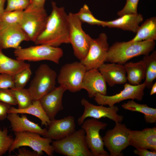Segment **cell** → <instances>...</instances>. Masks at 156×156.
<instances>
[{"instance_id":"cell-1","label":"cell","mask_w":156,"mask_h":156,"mask_svg":"<svg viewBox=\"0 0 156 156\" xmlns=\"http://www.w3.org/2000/svg\"><path fill=\"white\" fill-rule=\"evenodd\" d=\"M51 5L45 27L34 42L58 47L62 44L70 43L68 14L64 7H58L55 2L52 1Z\"/></svg>"},{"instance_id":"cell-2","label":"cell","mask_w":156,"mask_h":156,"mask_svg":"<svg viewBox=\"0 0 156 156\" xmlns=\"http://www.w3.org/2000/svg\"><path fill=\"white\" fill-rule=\"evenodd\" d=\"M155 44L154 41L116 42L109 47L105 62L124 64L135 57L149 55Z\"/></svg>"},{"instance_id":"cell-3","label":"cell","mask_w":156,"mask_h":156,"mask_svg":"<svg viewBox=\"0 0 156 156\" xmlns=\"http://www.w3.org/2000/svg\"><path fill=\"white\" fill-rule=\"evenodd\" d=\"M52 145L54 152L66 156H93L85 139L84 130L81 128L62 139L54 140Z\"/></svg>"},{"instance_id":"cell-4","label":"cell","mask_w":156,"mask_h":156,"mask_svg":"<svg viewBox=\"0 0 156 156\" xmlns=\"http://www.w3.org/2000/svg\"><path fill=\"white\" fill-rule=\"evenodd\" d=\"M16 59L23 61L37 62L47 60L58 64L63 56L62 49L46 44H38L26 48L21 47L15 49Z\"/></svg>"},{"instance_id":"cell-5","label":"cell","mask_w":156,"mask_h":156,"mask_svg":"<svg viewBox=\"0 0 156 156\" xmlns=\"http://www.w3.org/2000/svg\"><path fill=\"white\" fill-rule=\"evenodd\" d=\"M56 72L46 64L40 65L27 89L33 100H39L55 87Z\"/></svg>"},{"instance_id":"cell-6","label":"cell","mask_w":156,"mask_h":156,"mask_svg":"<svg viewBox=\"0 0 156 156\" xmlns=\"http://www.w3.org/2000/svg\"><path fill=\"white\" fill-rule=\"evenodd\" d=\"M15 138L8 151L9 153L16 149L23 146H29L37 152L40 156L43 152L49 156L53 155L54 151L52 145V140L41 136L39 134L30 132H14Z\"/></svg>"},{"instance_id":"cell-7","label":"cell","mask_w":156,"mask_h":156,"mask_svg":"<svg viewBox=\"0 0 156 156\" xmlns=\"http://www.w3.org/2000/svg\"><path fill=\"white\" fill-rule=\"evenodd\" d=\"M68 14L70 43L72 45L75 56L81 60L88 53L92 38L83 31L82 23L75 13L70 12Z\"/></svg>"},{"instance_id":"cell-8","label":"cell","mask_w":156,"mask_h":156,"mask_svg":"<svg viewBox=\"0 0 156 156\" xmlns=\"http://www.w3.org/2000/svg\"><path fill=\"white\" fill-rule=\"evenodd\" d=\"M107 124L98 119L91 118L85 120L81 125L85 132V139L87 145L93 156H109L104 149L102 138L100 131L104 130Z\"/></svg>"},{"instance_id":"cell-9","label":"cell","mask_w":156,"mask_h":156,"mask_svg":"<svg viewBox=\"0 0 156 156\" xmlns=\"http://www.w3.org/2000/svg\"><path fill=\"white\" fill-rule=\"evenodd\" d=\"M115 123L114 128L108 130L102 138L104 146L109 152V156H121L122 151L129 146L131 130L121 122Z\"/></svg>"},{"instance_id":"cell-10","label":"cell","mask_w":156,"mask_h":156,"mask_svg":"<svg viewBox=\"0 0 156 156\" xmlns=\"http://www.w3.org/2000/svg\"><path fill=\"white\" fill-rule=\"evenodd\" d=\"M48 16L44 8L24 10L19 25L34 42L44 29Z\"/></svg>"},{"instance_id":"cell-11","label":"cell","mask_w":156,"mask_h":156,"mask_svg":"<svg viewBox=\"0 0 156 156\" xmlns=\"http://www.w3.org/2000/svg\"><path fill=\"white\" fill-rule=\"evenodd\" d=\"M86 70L80 61L65 64L57 77L58 83L64 86L71 92H78L82 89V81Z\"/></svg>"},{"instance_id":"cell-12","label":"cell","mask_w":156,"mask_h":156,"mask_svg":"<svg viewBox=\"0 0 156 156\" xmlns=\"http://www.w3.org/2000/svg\"><path fill=\"white\" fill-rule=\"evenodd\" d=\"M107 38V34L102 33L97 38H92L87 55L80 60L87 70L98 69L104 63L109 47Z\"/></svg>"},{"instance_id":"cell-13","label":"cell","mask_w":156,"mask_h":156,"mask_svg":"<svg viewBox=\"0 0 156 156\" xmlns=\"http://www.w3.org/2000/svg\"><path fill=\"white\" fill-rule=\"evenodd\" d=\"M123 89L119 93L112 96L97 93L94 97V99L99 105H108L109 106L128 99L142 101L144 95V91L146 88L144 82L137 85L126 83Z\"/></svg>"},{"instance_id":"cell-14","label":"cell","mask_w":156,"mask_h":156,"mask_svg":"<svg viewBox=\"0 0 156 156\" xmlns=\"http://www.w3.org/2000/svg\"><path fill=\"white\" fill-rule=\"evenodd\" d=\"M81 103L84 107V110L77 120L79 125H81L88 117L97 119L107 118L115 122H121L123 120V116L117 113L119 109L116 106L114 105L108 107L101 105L97 106L89 102L84 98L82 99Z\"/></svg>"},{"instance_id":"cell-15","label":"cell","mask_w":156,"mask_h":156,"mask_svg":"<svg viewBox=\"0 0 156 156\" xmlns=\"http://www.w3.org/2000/svg\"><path fill=\"white\" fill-rule=\"evenodd\" d=\"M30 40L19 24L8 25L0 29V49L21 47L23 41Z\"/></svg>"},{"instance_id":"cell-16","label":"cell","mask_w":156,"mask_h":156,"mask_svg":"<svg viewBox=\"0 0 156 156\" xmlns=\"http://www.w3.org/2000/svg\"><path fill=\"white\" fill-rule=\"evenodd\" d=\"M67 90L64 85L55 87L39 100L45 112L51 120L55 118L57 113L63 109L62 98L64 92Z\"/></svg>"},{"instance_id":"cell-17","label":"cell","mask_w":156,"mask_h":156,"mask_svg":"<svg viewBox=\"0 0 156 156\" xmlns=\"http://www.w3.org/2000/svg\"><path fill=\"white\" fill-rule=\"evenodd\" d=\"M44 137L54 140L62 139L75 131L74 117L68 116L60 119L51 120Z\"/></svg>"},{"instance_id":"cell-18","label":"cell","mask_w":156,"mask_h":156,"mask_svg":"<svg viewBox=\"0 0 156 156\" xmlns=\"http://www.w3.org/2000/svg\"><path fill=\"white\" fill-rule=\"evenodd\" d=\"M82 89L88 92L89 98H94L97 93L107 95L106 83L102 75L97 69L86 70L84 76Z\"/></svg>"},{"instance_id":"cell-19","label":"cell","mask_w":156,"mask_h":156,"mask_svg":"<svg viewBox=\"0 0 156 156\" xmlns=\"http://www.w3.org/2000/svg\"><path fill=\"white\" fill-rule=\"evenodd\" d=\"M129 140V146L136 149L156 151V127L146 128L141 131L131 130Z\"/></svg>"},{"instance_id":"cell-20","label":"cell","mask_w":156,"mask_h":156,"mask_svg":"<svg viewBox=\"0 0 156 156\" xmlns=\"http://www.w3.org/2000/svg\"><path fill=\"white\" fill-rule=\"evenodd\" d=\"M98 69L110 87L124 84L127 81L126 71L123 64L104 63Z\"/></svg>"},{"instance_id":"cell-21","label":"cell","mask_w":156,"mask_h":156,"mask_svg":"<svg viewBox=\"0 0 156 156\" xmlns=\"http://www.w3.org/2000/svg\"><path fill=\"white\" fill-rule=\"evenodd\" d=\"M7 118L14 132H30L44 136L47 130L46 128H42L38 124L29 120L25 115L20 116L17 114L10 113L8 114Z\"/></svg>"},{"instance_id":"cell-22","label":"cell","mask_w":156,"mask_h":156,"mask_svg":"<svg viewBox=\"0 0 156 156\" xmlns=\"http://www.w3.org/2000/svg\"><path fill=\"white\" fill-rule=\"evenodd\" d=\"M143 20V17L140 14H129L109 21H105L103 27L117 28L136 33L140 24Z\"/></svg>"},{"instance_id":"cell-23","label":"cell","mask_w":156,"mask_h":156,"mask_svg":"<svg viewBox=\"0 0 156 156\" xmlns=\"http://www.w3.org/2000/svg\"><path fill=\"white\" fill-rule=\"evenodd\" d=\"M25 61L10 58L5 55L0 49V74L14 76L24 69L30 68Z\"/></svg>"},{"instance_id":"cell-24","label":"cell","mask_w":156,"mask_h":156,"mask_svg":"<svg viewBox=\"0 0 156 156\" xmlns=\"http://www.w3.org/2000/svg\"><path fill=\"white\" fill-rule=\"evenodd\" d=\"M10 113L28 114L34 116L40 120L42 125L46 127L49 126L51 121L39 100H33L31 105L24 109H19L11 106L8 111V114Z\"/></svg>"},{"instance_id":"cell-25","label":"cell","mask_w":156,"mask_h":156,"mask_svg":"<svg viewBox=\"0 0 156 156\" xmlns=\"http://www.w3.org/2000/svg\"><path fill=\"white\" fill-rule=\"evenodd\" d=\"M124 66L127 74V80L129 84L138 85L145 79V66L142 60L136 62H127Z\"/></svg>"},{"instance_id":"cell-26","label":"cell","mask_w":156,"mask_h":156,"mask_svg":"<svg viewBox=\"0 0 156 156\" xmlns=\"http://www.w3.org/2000/svg\"><path fill=\"white\" fill-rule=\"evenodd\" d=\"M156 40V17L154 16L145 20L140 26L135 36L131 41H154Z\"/></svg>"},{"instance_id":"cell-27","label":"cell","mask_w":156,"mask_h":156,"mask_svg":"<svg viewBox=\"0 0 156 156\" xmlns=\"http://www.w3.org/2000/svg\"><path fill=\"white\" fill-rule=\"evenodd\" d=\"M121 107L126 110L142 113L146 123H153L156 122V109L150 107L146 104H139L132 100L123 103Z\"/></svg>"},{"instance_id":"cell-28","label":"cell","mask_w":156,"mask_h":156,"mask_svg":"<svg viewBox=\"0 0 156 156\" xmlns=\"http://www.w3.org/2000/svg\"><path fill=\"white\" fill-rule=\"evenodd\" d=\"M145 68V80L144 81L146 87L151 88L153 82L156 78V51L150 54L144 56L142 59Z\"/></svg>"},{"instance_id":"cell-29","label":"cell","mask_w":156,"mask_h":156,"mask_svg":"<svg viewBox=\"0 0 156 156\" xmlns=\"http://www.w3.org/2000/svg\"><path fill=\"white\" fill-rule=\"evenodd\" d=\"M8 90L16 101L18 108L24 109L32 104L33 100L27 89L14 87Z\"/></svg>"},{"instance_id":"cell-30","label":"cell","mask_w":156,"mask_h":156,"mask_svg":"<svg viewBox=\"0 0 156 156\" xmlns=\"http://www.w3.org/2000/svg\"><path fill=\"white\" fill-rule=\"evenodd\" d=\"M75 14L82 23H85L92 25H96L103 27L105 21L96 18L93 15L88 5L86 4H84Z\"/></svg>"},{"instance_id":"cell-31","label":"cell","mask_w":156,"mask_h":156,"mask_svg":"<svg viewBox=\"0 0 156 156\" xmlns=\"http://www.w3.org/2000/svg\"><path fill=\"white\" fill-rule=\"evenodd\" d=\"M24 10L4 12L0 18V29L15 24H19Z\"/></svg>"},{"instance_id":"cell-32","label":"cell","mask_w":156,"mask_h":156,"mask_svg":"<svg viewBox=\"0 0 156 156\" xmlns=\"http://www.w3.org/2000/svg\"><path fill=\"white\" fill-rule=\"evenodd\" d=\"M8 132L7 128L0 129V156L8 151L14 141V138Z\"/></svg>"},{"instance_id":"cell-33","label":"cell","mask_w":156,"mask_h":156,"mask_svg":"<svg viewBox=\"0 0 156 156\" xmlns=\"http://www.w3.org/2000/svg\"><path fill=\"white\" fill-rule=\"evenodd\" d=\"M31 74V71L29 68L24 69L13 76L14 86L24 88L29 80Z\"/></svg>"},{"instance_id":"cell-34","label":"cell","mask_w":156,"mask_h":156,"mask_svg":"<svg viewBox=\"0 0 156 156\" xmlns=\"http://www.w3.org/2000/svg\"><path fill=\"white\" fill-rule=\"evenodd\" d=\"M7 5L5 12L24 10L29 5L31 0H6Z\"/></svg>"},{"instance_id":"cell-35","label":"cell","mask_w":156,"mask_h":156,"mask_svg":"<svg viewBox=\"0 0 156 156\" xmlns=\"http://www.w3.org/2000/svg\"><path fill=\"white\" fill-rule=\"evenodd\" d=\"M139 0H126V4L123 8L117 12L120 17L129 14H137V8Z\"/></svg>"},{"instance_id":"cell-36","label":"cell","mask_w":156,"mask_h":156,"mask_svg":"<svg viewBox=\"0 0 156 156\" xmlns=\"http://www.w3.org/2000/svg\"><path fill=\"white\" fill-rule=\"evenodd\" d=\"M14 87L13 76L0 74V88L9 89Z\"/></svg>"},{"instance_id":"cell-37","label":"cell","mask_w":156,"mask_h":156,"mask_svg":"<svg viewBox=\"0 0 156 156\" xmlns=\"http://www.w3.org/2000/svg\"><path fill=\"white\" fill-rule=\"evenodd\" d=\"M0 101L11 105H17L15 99L8 89L0 88Z\"/></svg>"},{"instance_id":"cell-38","label":"cell","mask_w":156,"mask_h":156,"mask_svg":"<svg viewBox=\"0 0 156 156\" xmlns=\"http://www.w3.org/2000/svg\"><path fill=\"white\" fill-rule=\"evenodd\" d=\"M11 105L0 101V121L7 118L8 112Z\"/></svg>"},{"instance_id":"cell-39","label":"cell","mask_w":156,"mask_h":156,"mask_svg":"<svg viewBox=\"0 0 156 156\" xmlns=\"http://www.w3.org/2000/svg\"><path fill=\"white\" fill-rule=\"evenodd\" d=\"M46 0H31L30 4L25 10L44 8Z\"/></svg>"},{"instance_id":"cell-40","label":"cell","mask_w":156,"mask_h":156,"mask_svg":"<svg viewBox=\"0 0 156 156\" xmlns=\"http://www.w3.org/2000/svg\"><path fill=\"white\" fill-rule=\"evenodd\" d=\"M146 149H135L134 153L140 156H156V151H149Z\"/></svg>"},{"instance_id":"cell-41","label":"cell","mask_w":156,"mask_h":156,"mask_svg":"<svg viewBox=\"0 0 156 156\" xmlns=\"http://www.w3.org/2000/svg\"><path fill=\"white\" fill-rule=\"evenodd\" d=\"M18 153L15 156H39L36 151H31L25 148H18Z\"/></svg>"},{"instance_id":"cell-42","label":"cell","mask_w":156,"mask_h":156,"mask_svg":"<svg viewBox=\"0 0 156 156\" xmlns=\"http://www.w3.org/2000/svg\"><path fill=\"white\" fill-rule=\"evenodd\" d=\"M6 0H0V18L5 12L4 5Z\"/></svg>"},{"instance_id":"cell-43","label":"cell","mask_w":156,"mask_h":156,"mask_svg":"<svg viewBox=\"0 0 156 156\" xmlns=\"http://www.w3.org/2000/svg\"><path fill=\"white\" fill-rule=\"evenodd\" d=\"M151 90L150 93L151 95H153L156 93V83H155L152 85L151 87Z\"/></svg>"},{"instance_id":"cell-44","label":"cell","mask_w":156,"mask_h":156,"mask_svg":"<svg viewBox=\"0 0 156 156\" xmlns=\"http://www.w3.org/2000/svg\"></svg>"}]
</instances>
